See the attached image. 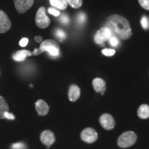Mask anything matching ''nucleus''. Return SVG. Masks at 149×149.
<instances>
[{"label":"nucleus","mask_w":149,"mask_h":149,"mask_svg":"<svg viewBox=\"0 0 149 149\" xmlns=\"http://www.w3.org/2000/svg\"><path fill=\"white\" fill-rule=\"evenodd\" d=\"M105 25L106 28L110 30L111 35L121 40H127L133 35L129 22L120 15H112L108 17Z\"/></svg>","instance_id":"obj_1"},{"label":"nucleus","mask_w":149,"mask_h":149,"mask_svg":"<svg viewBox=\"0 0 149 149\" xmlns=\"http://www.w3.org/2000/svg\"><path fill=\"white\" fill-rule=\"evenodd\" d=\"M13 149H24L25 148V146H24V144L22 143H16V144H14L12 146Z\"/></svg>","instance_id":"obj_27"},{"label":"nucleus","mask_w":149,"mask_h":149,"mask_svg":"<svg viewBox=\"0 0 149 149\" xmlns=\"http://www.w3.org/2000/svg\"><path fill=\"white\" fill-rule=\"evenodd\" d=\"M40 140L43 144L46 145L48 148H49L55 142V135L51 130H44L41 134Z\"/></svg>","instance_id":"obj_10"},{"label":"nucleus","mask_w":149,"mask_h":149,"mask_svg":"<svg viewBox=\"0 0 149 149\" xmlns=\"http://www.w3.org/2000/svg\"><path fill=\"white\" fill-rule=\"evenodd\" d=\"M59 44L54 40L43 41L39 48H35L32 52V55H39L44 52H48L52 56H58L59 53Z\"/></svg>","instance_id":"obj_2"},{"label":"nucleus","mask_w":149,"mask_h":149,"mask_svg":"<svg viewBox=\"0 0 149 149\" xmlns=\"http://www.w3.org/2000/svg\"><path fill=\"white\" fill-rule=\"evenodd\" d=\"M68 5L73 8H79L82 5V0H66Z\"/></svg>","instance_id":"obj_18"},{"label":"nucleus","mask_w":149,"mask_h":149,"mask_svg":"<svg viewBox=\"0 0 149 149\" xmlns=\"http://www.w3.org/2000/svg\"><path fill=\"white\" fill-rule=\"evenodd\" d=\"M9 112V107L6 101L2 96L0 95V119H5V113Z\"/></svg>","instance_id":"obj_16"},{"label":"nucleus","mask_w":149,"mask_h":149,"mask_svg":"<svg viewBox=\"0 0 149 149\" xmlns=\"http://www.w3.org/2000/svg\"><path fill=\"white\" fill-rule=\"evenodd\" d=\"M137 138V135L133 131H126L119 137L117 144L120 148H128L134 145Z\"/></svg>","instance_id":"obj_3"},{"label":"nucleus","mask_w":149,"mask_h":149,"mask_svg":"<svg viewBox=\"0 0 149 149\" xmlns=\"http://www.w3.org/2000/svg\"><path fill=\"white\" fill-rule=\"evenodd\" d=\"M100 123L102 127L106 130H112L115 125L114 118L108 113H104L100 116Z\"/></svg>","instance_id":"obj_8"},{"label":"nucleus","mask_w":149,"mask_h":149,"mask_svg":"<svg viewBox=\"0 0 149 149\" xmlns=\"http://www.w3.org/2000/svg\"><path fill=\"white\" fill-rule=\"evenodd\" d=\"M141 24L144 29H148L149 28V19L146 16L142 17L141 19Z\"/></svg>","instance_id":"obj_19"},{"label":"nucleus","mask_w":149,"mask_h":149,"mask_svg":"<svg viewBox=\"0 0 149 149\" xmlns=\"http://www.w3.org/2000/svg\"><path fill=\"white\" fill-rule=\"evenodd\" d=\"M77 21L79 24H83L86 21V15L84 13H81L79 14V15L77 17Z\"/></svg>","instance_id":"obj_24"},{"label":"nucleus","mask_w":149,"mask_h":149,"mask_svg":"<svg viewBox=\"0 0 149 149\" xmlns=\"http://www.w3.org/2000/svg\"><path fill=\"white\" fill-rule=\"evenodd\" d=\"M4 116H5V118L8 119V120H15V115L13 114H12V113H10L9 112L6 113Z\"/></svg>","instance_id":"obj_29"},{"label":"nucleus","mask_w":149,"mask_h":149,"mask_svg":"<svg viewBox=\"0 0 149 149\" xmlns=\"http://www.w3.org/2000/svg\"><path fill=\"white\" fill-rule=\"evenodd\" d=\"M48 11L50 14L53 15L55 17H58L59 15H60V12H59V10H57L56 8H49L48 9Z\"/></svg>","instance_id":"obj_23"},{"label":"nucleus","mask_w":149,"mask_h":149,"mask_svg":"<svg viewBox=\"0 0 149 149\" xmlns=\"http://www.w3.org/2000/svg\"><path fill=\"white\" fill-rule=\"evenodd\" d=\"M98 138L97 133L92 128H86L81 133V139L86 143L92 144Z\"/></svg>","instance_id":"obj_5"},{"label":"nucleus","mask_w":149,"mask_h":149,"mask_svg":"<svg viewBox=\"0 0 149 149\" xmlns=\"http://www.w3.org/2000/svg\"><path fill=\"white\" fill-rule=\"evenodd\" d=\"M15 7L19 13L23 14L29 10L34 3V0H14Z\"/></svg>","instance_id":"obj_6"},{"label":"nucleus","mask_w":149,"mask_h":149,"mask_svg":"<svg viewBox=\"0 0 149 149\" xmlns=\"http://www.w3.org/2000/svg\"><path fill=\"white\" fill-rule=\"evenodd\" d=\"M60 21L61 23L64 24H67L69 22V19H68V17H67L66 15H62L60 17Z\"/></svg>","instance_id":"obj_28"},{"label":"nucleus","mask_w":149,"mask_h":149,"mask_svg":"<svg viewBox=\"0 0 149 149\" xmlns=\"http://www.w3.org/2000/svg\"><path fill=\"white\" fill-rule=\"evenodd\" d=\"M35 24L37 26L41 29H46L51 24V19L46 15L45 7H40L37 10L35 16Z\"/></svg>","instance_id":"obj_4"},{"label":"nucleus","mask_w":149,"mask_h":149,"mask_svg":"<svg viewBox=\"0 0 149 149\" xmlns=\"http://www.w3.org/2000/svg\"><path fill=\"white\" fill-rule=\"evenodd\" d=\"M80 97V88L75 84L70 85L68 90V98L72 102H76Z\"/></svg>","instance_id":"obj_13"},{"label":"nucleus","mask_w":149,"mask_h":149,"mask_svg":"<svg viewBox=\"0 0 149 149\" xmlns=\"http://www.w3.org/2000/svg\"><path fill=\"white\" fill-rule=\"evenodd\" d=\"M138 2L143 8L149 10V0H138Z\"/></svg>","instance_id":"obj_22"},{"label":"nucleus","mask_w":149,"mask_h":149,"mask_svg":"<svg viewBox=\"0 0 149 149\" xmlns=\"http://www.w3.org/2000/svg\"><path fill=\"white\" fill-rule=\"evenodd\" d=\"M93 87L97 93H101L103 95L106 89H107V84L103 79L97 77L93 80Z\"/></svg>","instance_id":"obj_11"},{"label":"nucleus","mask_w":149,"mask_h":149,"mask_svg":"<svg viewBox=\"0 0 149 149\" xmlns=\"http://www.w3.org/2000/svg\"><path fill=\"white\" fill-rule=\"evenodd\" d=\"M12 26L10 19L3 10H0V33H5Z\"/></svg>","instance_id":"obj_9"},{"label":"nucleus","mask_w":149,"mask_h":149,"mask_svg":"<svg viewBox=\"0 0 149 149\" xmlns=\"http://www.w3.org/2000/svg\"><path fill=\"white\" fill-rule=\"evenodd\" d=\"M28 43H29V39L26 38V37H24L20 40L19 46H22V47H25V46H27Z\"/></svg>","instance_id":"obj_26"},{"label":"nucleus","mask_w":149,"mask_h":149,"mask_svg":"<svg viewBox=\"0 0 149 149\" xmlns=\"http://www.w3.org/2000/svg\"><path fill=\"white\" fill-rule=\"evenodd\" d=\"M112 36L111 31L107 28L104 27L100 29L95 35L94 41L97 44H101L109 40Z\"/></svg>","instance_id":"obj_7"},{"label":"nucleus","mask_w":149,"mask_h":149,"mask_svg":"<svg viewBox=\"0 0 149 149\" xmlns=\"http://www.w3.org/2000/svg\"><path fill=\"white\" fill-rule=\"evenodd\" d=\"M50 3L52 6L59 10H65L68 6L66 0H50Z\"/></svg>","instance_id":"obj_17"},{"label":"nucleus","mask_w":149,"mask_h":149,"mask_svg":"<svg viewBox=\"0 0 149 149\" xmlns=\"http://www.w3.org/2000/svg\"><path fill=\"white\" fill-rule=\"evenodd\" d=\"M35 109L38 115L40 116H44L49 112V107L43 100H38L35 102Z\"/></svg>","instance_id":"obj_12"},{"label":"nucleus","mask_w":149,"mask_h":149,"mask_svg":"<svg viewBox=\"0 0 149 149\" xmlns=\"http://www.w3.org/2000/svg\"><path fill=\"white\" fill-rule=\"evenodd\" d=\"M30 56H32V52L28 50H21V51H17L13 56V58L16 61H23L27 57H30Z\"/></svg>","instance_id":"obj_14"},{"label":"nucleus","mask_w":149,"mask_h":149,"mask_svg":"<svg viewBox=\"0 0 149 149\" xmlns=\"http://www.w3.org/2000/svg\"><path fill=\"white\" fill-rule=\"evenodd\" d=\"M110 40V44H111V46H116L118 44V40L117 39L116 37L115 36H111V38L109 39Z\"/></svg>","instance_id":"obj_25"},{"label":"nucleus","mask_w":149,"mask_h":149,"mask_svg":"<svg viewBox=\"0 0 149 149\" xmlns=\"http://www.w3.org/2000/svg\"><path fill=\"white\" fill-rule=\"evenodd\" d=\"M137 115L139 118L143 120L149 118V106L147 104H141L137 111Z\"/></svg>","instance_id":"obj_15"},{"label":"nucleus","mask_w":149,"mask_h":149,"mask_svg":"<svg viewBox=\"0 0 149 149\" xmlns=\"http://www.w3.org/2000/svg\"><path fill=\"white\" fill-rule=\"evenodd\" d=\"M102 53L105 56L111 57V56H113L115 55V51L114 49H111V48H105V49L102 50Z\"/></svg>","instance_id":"obj_21"},{"label":"nucleus","mask_w":149,"mask_h":149,"mask_svg":"<svg viewBox=\"0 0 149 149\" xmlns=\"http://www.w3.org/2000/svg\"><path fill=\"white\" fill-rule=\"evenodd\" d=\"M56 36H57L59 39L60 42H62V40H64V39L66 38V33H65L64 31H62V30L57 29V31H56Z\"/></svg>","instance_id":"obj_20"},{"label":"nucleus","mask_w":149,"mask_h":149,"mask_svg":"<svg viewBox=\"0 0 149 149\" xmlns=\"http://www.w3.org/2000/svg\"><path fill=\"white\" fill-rule=\"evenodd\" d=\"M35 41L36 42H42V37L41 36H35Z\"/></svg>","instance_id":"obj_30"}]
</instances>
